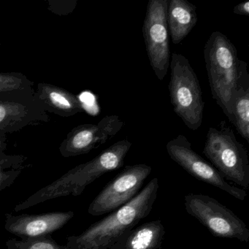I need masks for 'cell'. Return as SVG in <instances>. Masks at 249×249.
<instances>
[{
	"instance_id": "cell-1",
	"label": "cell",
	"mask_w": 249,
	"mask_h": 249,
	"mask_svg": "<svg viewBox=\"0 0 249 249\" xmlns=\"http://www.w3.org/2000/svg\"><path fill=\"white\" fill-rule=\"evenodd\" d=\"M159 180L154 178L132 200L91 224L79 235L69 236L71 249H110L126 231L148 216L155 203Z\"/></svg>"
},
{
	"instance_id": "cell-2",
	"label": "cell",
	"mask_w": 249,
	"mask_h": 249,
	"mask_svg": "<svg viewBox=\"0 0 249 249\" xmlns=\"http://www.w3.org/2000/svg\"><path fill=\"white\" fill-rule=\"evenodd\" d=\"M131 147L132 142L129 140L117 141L92 160L71 169L53 183L16 205L14 211L19 212L56 198L69 195L79 196L94 180L123 167Z\"/></svg>"
},
{
	"instance_id": "cell-3",
	"label": "cell",
	"mask_w": 249,
	"mask_h": 249,
	"mask_svg": "<svg viewBox=\"0 0 249 249\" xmlns=\"http://www.w3.org/2000/svg\"><path fill=\"white\" fill-rule=\"evenodd\" d=\"M204 58L213 98L229 118L233 94L247 64L239 59L231 40L218 31L207 40Z\"/></svg>"
},
{
	"instance_id": "cell-4",
	"label": "cell",
	"mask_w": 249,
	"mask_h": 249,
	"mask_svg": "<svg viewBox=\"0 0 249 249\" xmlns=\"http://www.w3.org/2000/svg\"><path fill=\"white\" fill-rule=\"evenodd\" d=\"M211 164L226 179L248 190L249 160L244 145L224 121L217 127H210L202 151Z\"/></svg>"
},
{
	"instance_id": "cell-5",
	"label": "cell",
	"mask_w": 249,
	"mask_h": 249,
	"mask_svg": "<svg viewBox=\"0 0 249 249\" xmlns=\"http://www.w3.org/2000/svg\"><path fill=\"white\" fill-rule=\"evenodd\" d=\"M169 83L173 110L191 130H197L202 124L204 103L197 75L187 58L173 53L170 58Z\"/></svg>"
},
{
	"instance_id": "cell-6",
	"label": "cell",
	"mask_w": 249,
	"mask_h": 249,
	"mask_svg": "<svg viewBox=\"0 0 249 249\" xmlns=\"http://www.w3.org/2000/svg\"><path fill=\"white\" fill-rule=\"evenodd\" d=\"M184 205L188 214L215 237L249 243V230L246 223L217 199L208 195L189 193L185 196Z\"/></svg>"
},
{
	"instance_id": "cell-7",
	"label": "cell",
	"mask_w": 249,
	"mask_h": 249,
	"mask_svg": "<svg viewBox=\"0 0 249 249\" xmlns=\"http://www.w3.org/2000/svg\"><path fill=\"white\" fill-rule=\"evenodd\" d=\"M50 120L34 89L0 93V138Z\"/></svg>"
},
{
	"instance_id": "cell-8",
	"label": "cell",
	"mask_w": 249,
	"mask_h": 249,
	"mask_svg": "<svg viewBox=\"0 0 249 249\" xmlns=\"http://www.w3.org/2000/svg\"><path fill=\"white\" fill-rule=\"evenodd\" d=\"M169 0H150L142 35L150 65L160 81L167 75L170 63V34L167 14Z\"/></svg>"
},
{
	"instance_id": "cell-9",
	"label": "cell",
	"mask_w": 249,
	"mask_h": 249,
	"mask_svg": "<svg viewBox=\"0 0 249 249\" xmlns=\"http://www.w3.org/2000/svg\"><path fill=\"white\" fill-rule=\"evenodd\" d=\"M152 171L151 166L136 164L125 167L93 199L88 213L93 216L110 213L132 200Z\"/></svg>"
},
{
	"instance_id": "cell-10",
	"label": "cell",
	"mask_w": 249,
	"mask_h": 249,
	"mask_svg": "<svg viewBox=\"0 0 249 249\" xmlns=\"http://www.w3.org/2000/svg\"><path fill=\"white\" fill-rule=\"evenodd\" d=\"M166 150L171 160L195 178L215 186L239 200L246 199V191L230 184L211 163L194 151L192 144L184 135H178L169 141Z\"/></svg>"
},
{
	"instance_id": "cell-11",
	"label": "cell",
	"mask_w": 249,
	"mask_h": 249,
	"mask_svg": "<svg viewBox=\"0 0 249 249\" xmlns=\"http://www.w3.org/2000/svg\"><path fill=\"white\" fill-rule=\"evenodd\" d=\"M116 115L105 116L98 123L84 124L74 127L59 146L65 158L88 154L114 138L124 126Z\"/></svg>"
},
{
	"instance_id": "cell-12",
	"label": "cell",
	"mask_w": 249,
	"mask_h": 249,
	"mask_svg": "<svg viewBox=\"0 0 249 249\" xmlns=\"http://www.w3.org/2000/svg\"><path fill=\"white\" fill-rule=\"evenodd\" d=\"M73 216V211L17 215L7 213L5 229L21 239L44 237L65 227Z\"/></svg>"
},
{
	"instance_id": "cell-13",
	"label": "cell",
	"mask_w": 249,
	"mask_h": 249,
	"mask_svg": "<svg viewBox=\"0 0 249 249\" xmlns=\"http://www.w3.org/2000/svg\"><path fill=\"white\" fill-rule=\"evenodd\" d=\"M35 96L47 113L61 117H72L84 110L78 96L53 84L39 83Z\"/></svg>"
},
{
	"instance_id": "cell-14",
	"label": "cell",
	"mask_w": 249,
	"mask_h": 249,
	"mask_svg": "<svg viewBox=\"0 0 249 249\" xmlns=\"http://www.w3.org/2000/svg\"><path fill=\"white\" fill-rule=\"evenodd\" d=\"M165 233L161 220L148 221L126 231L110 249H161Z\"/></svg>"
},
{
	"instance_id": "cell-15",
	"label": "cell",
	"mask_w": 249,
	"mask_h": 249,
	"mask_svg": "<svg viewBox=\"0 0 249 249\" xmlns=\"http://www.w3.org/2000/svg\"><path fill=\"white\" fill-rule=\"evenodd\" d=\"M196 8L186 0H169L167 22L174 44L181 43L197 23Z\"/></svg>"
},
{
	"instance_id": "cell-16",
	"label": "cell",
	"mask_w": 249,
	"mask_h": 249,
	"mask_svg": "<svg viewBox=\"0 0 249 249\" xmlns=\"http://www.w3.org/2000/svg\"><path fill=\"white\" fill-rule=\"evenodd\" d=\"M228 119L240 136L249 142V75L247 67L243 69L233 94Z\"/></svg>"
},
{
	"instance_id": "cell-17",
	"label": "cell",
	"mask_w": 249,
	"mask_h": 249,
	"mask_svg": "<svg viewBox=\"0 0 249 249\" xmlns=\"http://www.w3.org/2000/svg\"><path fill=\"white\" fill-rule=\"evenodd\" d=\"M27 160L24 155H7L0 160V192L14 184L23 170L30 167Z\"/></svg>"
},
{
	"instance_id": "cell-18",
	"label": "cell",
	"mask_w": 249,
	"mask_h": 249,
	"mask_svg": "<svg viewBox=\"0 0 249 249\" xmlns=\"http://www.w3.org/2000/svg\"><path fill=\"white\" fill-rule=\"evenodd\" d=\"M7 249H63L64 246L58 244L52 235L44 237L10 239L5 243Z\"/></svg>"
},
{
	"instance_id": "cell-19",
	"label": "cell",
	"mask_w": 249,
	"mask_h": 249,
	"mask_svg": "<svg viewBox=\"0 0 249 249\" xmlns=\"http://www.w3.org/2000/svg\"><path fill=\"white\" fill-rule=\"evenodd\" d=\"M34 82L18 72H0V93L33 89Z\"/></svg>"
},
{
	"instance_id": "cell-20",
	"label": "cell",
	"mask_w": 249,
	"mask_h": 249,
	"mask_svg": "<svg viewBox=\"0 0 249 249\" xmlns=\"http://www.w3.org/2000/svg\"><path fill=\"white\" fill-rule=\"evenodd\" d=\"M77 2V0H50L48 2V8L56 15L67 16L73 12L76 8Z\"/></svg>"
},
{
	"instance_id": "cell-21",
	"label": "cell",
	"mask_w": 249,
	"mask_h": 249,
	"mask_svg": "<svg viewBox=\"0 0 249 249\" xmlns=\"http://www.w3.org/2000/svg\"><path fill=\"white\" fill-rule=\"evenodd\" d=\"M233 14L236 15L245 16L249 17V1H245L236 5L233 8Z\"/></svg>"
},
{
	"instance_id": "cell-22",
	"label": "cell",
	"mask_w": 249,
	"mask_h": 249,
	"mask_svg": "<svg viewBox=\"0 0 249 249\" xmlns=\"http://www.w3.org/2000/svg\"><path fill=\"white\" fill-rule=\"evenodd\" d=\"M7 138H0V160L5 158L8 154H5L8 145L6 143Z\"/></svg>"
},
{
	"instance_id": "cell-23",
	"label": "cell",
	"mask_w": 249,
	"mask_h": 249,
	"mask_svg": "<svg viewBox=\"0 0 249 249\" xmlns=\"http://www.w3.org/2000/svg\"><path fill=\"white\" fill-rule=\"evenodd\" d=\"M63 249H69V248L66 247V246H64Z\"/></svg>"
},
{
	"instance_id": "cell-24",
	"label": "cell",
	"mask_w": 249,
	"mask_h": 249,
	"mask_svg": "<svg viewBox=\"0 0 249 249\" xmlns=\"http://www.w3.org/2000/svg\"><path fill=\"white\" fill-rule=\"evenodd\" d=\"M0 44H1V43H0Z\"/></svg>"
}]
</instances>
